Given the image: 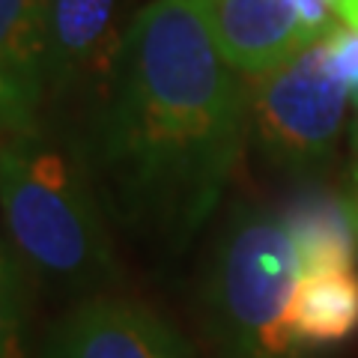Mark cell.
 <instances>
[{
	"instance_id": "7",
	"label": "cell",
	"mask_w": 358,
	"mask_h": 358,
	"mask_svg": "<svg viewBox=\"0 0 358 358\" xmlns=\"http://www.w3.org/2000/svg\"><path fill=\"white\" fill-rule=\"evenodd\" d=\"M215 48L245 78H260L296 57L317 36L301 24L293 0H188Z\"/></svg>"
},
{
	"instance_id": "2",
	"label": "cell",
	"mask_w": 358,
	"mask_h": 358,
	"mask_svg": "<svg viewBox=\"0 0 358 358\" xmlns=\"http://www.w3.org/2000/svg\"><path fill=\"white\" fill-rule=\"evenodd\" d=\"M0 212L18 263L63 296H105L120 268L105 209L75 138L51 129L9 134L0 147Z\"/></svg>"
},
{
	"instance_id": "3",
	"label": "cell",
	"mask_w": 358,
	"mask_h": 358,
	"mask_svg": "<svg viewBox=\"0 0 358 358\" xmlns=\"http://www.w3.org/2000/svg\"><path fill=\"white\" fill-rule=\"evenodd\" d=\"M301 260L281 215L242 206L215 245L203 287L206 329L221 358H296L289 322Z\"/></svg>"
},
{
	"instance_id": "10",
	"label": "cell",
	"mask_w": 358,
	"mask_h": 358,
	"mask_svg": "<svg viewBox=\"0 0 358 358\" xmlns=\"http://www.w3.org/2000/svg\"><path fill=\"white\" fill-rule=\"evenodd\" d=\"M289 322L301 343H338L358 331V275L352 268L305 275Z\"/></svg>"
},
{
	"instance_id": "5",
	"label": "cell",
	"mask_w": 358,
	"mask_h": 358,
	"mask_svg": "<svg viewBox=\"0 0 358 358\" xmlns=\"http://www.w3.org/2000/svg\"><path fill=\"white\" fill-rule=\"evenodd\" d=\"M138 9L131 0H54L45 57V102L102 93Z\"/></svg>"
},
{
	"instance_id": "14",
	"label": "cell",
	"mask_w": 358,
	"mask_h": 358,
	"mask_svg": "<svg viewBox=\"0 0 358 358\" xmlns=\"http://www.w3.org/2000/svg\"><path fill=\"white\" fill-rule=\"evenodd\" d=\"M355 105H358V90H355ZM352 141H355V171H358V117H355V126H352Z\"/></svg>"
},
{
	"instance_id": "6",
	"label": "cell",
	"mask_w": 358,
	"mask_h": 358,
	"mask_svg": "<svg viewBox=\"0 0 358 358\" xmlns=\"http://www.w3.org/2000/svg\"><path fill=\"white\" fill-rule=\"evenodd\" d=\"M39 358H192V346L141 301L93 296L48 329Z\"/></svg>"
},
{
	"instance_id": "13",
	"label": "cell",
	"mask_w": 358,
	"mask_h": 358,
	"mask_svg": "<svg viewBox=\"0 0 358 358\" xmlns=\"http://www.w3.org/2000/svg\"><path fill=\"white\" fill-rule=\"evenodd\" d=\"M326 3L334 9V15H338L346 27H355V21H358V0H326Z\"/></svg>"
},
{
	"instance_id": "1",
	"label": "cell",
	"mask_w": 358,
	"mask_h": 358,
	"mask_svg": "<svg viewBox=\"0 0 358 358\" xmlns=\"http://www.w3.org/2000/svg\"><path fill=\"white\" fill-rule=\"evenodd\" d=\"M248 138V84L188 0H147L75 138L105 215L182 254L215 212Z\"/></svg>"
},
{
	"instance_id": "8",
	"label": "cell",
	"mask_w": 358,
	"mask_h": 358,
	"mask_svg": "<svg viewBox=\"0 0 358 358\" xmlns=\"http://www.w3.org/2000/svg\"><path fill=\"white\" fill-rule=\"evenodd\" d=\"M54 0H0V131L39 126Z\"/></svg>"
},
{
	"instance_id": "11",
	"label": "cell",
	"mask_w": 358,
	"mask_h": 358,
	"mask_svg": "<svg viewBox=\"0 0 358 358\" xmlns=\"http://www.w3.org/2000/svg\"><path fill=\"white\" fill-rule=\"evenodd\" d=\"M27 299L18 260L0 245V358H24Z\"/></svg>"
},
{
	"instance_id": "4",
	"label": "cell",
	"mask_w": 358,
	"mask_h": 358,
	"mask_svg": "<svg viewBox=\"0 0 358 358\" xmlns=\"http://www.w3.org/2000/svg\"><path fill=\"white\" fill-rule=\"evenodd\" d=\"M346 105L350 87L334 72L326 36L248 78V134L275 171L313 179L338 155Z\"/></svg>"
},
{
	"instance_id": "9",
	"label": "cell",
	"mask_w": 358,
	"mask_h": 358,
	"mask_svg": "<svg viewBox=\"0 0 358 358\" xmlns=\"http://www.w3.org/2000/svg\"><path fill=\"white\" fill-rule=\"evenodd\" d=\"M296 242L301 275L338 272L358 263V200L331 188H301L281 212Z\"/></svg>"
},
{
	"instance_id": "12",
	"label": "cell",
	"mask_w": 358,
	"mask_h": 358,
	"mask_svg": "<svg viewBox=\"0 0 358 358\" xmlns=\"http://www.w3.org/2000/svg\"><path fill=\"white\" fill-rule=\"evenodd\" d=\"M329 54L331 66L338 72L346 87L358 90V30L355 27H338L329 33Z\"/></svg>"
}]
</instances>
